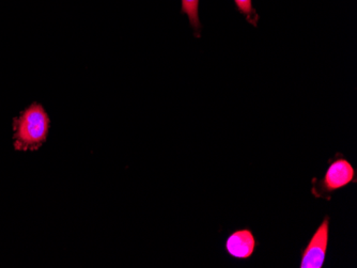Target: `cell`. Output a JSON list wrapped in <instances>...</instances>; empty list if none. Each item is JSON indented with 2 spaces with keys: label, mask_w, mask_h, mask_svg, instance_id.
<instances>
[{
  "label": "cell",
  "mask_w": 357,
  "mask_h": 268,
  "mask_svg": "<svg viewBox=\"0 0 357 268\" xmlns=\"http://www.w3.org/2000/svg\"><path fill=\"white\" fill-rule=\"evenodd\" d=\"M330 216L323 218L306 247L301 251V268H322L330 241Z\"/></svg>",
  "instance_id": "cell-3"
},
{
  "label": "cell",
  "mask_w": 357,
  "mask_h": 268,
  "mask_svg": "<svg viewBox=\"0 0 357 268\" xmlns=\"http://www.w3.org/2000/svg\"><path fill=\"white\" fill-rule=\"evenodd\" d=\"M199 0H182V10L190 19V25L194 27L196 35L199 37L200 22L198 17Z\"/></svg>",
  "instance_id": "cell-5"
},
{
  "label": "cell",
  "mask_w": 357,
  "mask_h": 268,
  "mask_svg": "<svg viewBox=\"0 0 357 268\" xmlns=\"http://www.w3.org/2000/svg\"><path fill=\"white\" fill-rule=\"evenodd\" d=\"M51 120L43 106L33 103L13 120V141L16 151H37L47 140Z\"/></svg>",
  "instance_id": "cell-1"
},
{
  "label": "cell",
  "mask_w": 357,
  "mask_h": 268,
  "mask_svg": "<svg viewBox=\"0 0 357 268\" xmlns=\"http://www.w3.org/2000/svg\"><path fill=\"white\" fill-rule=\"evenodd\" d=\"M259 243L250 228H242L232 232L226 239L225 248L230 257L238 261L250 260L256 252Z\"/></svg>",
  "instance_id": "cell-4"
},
{
  "label": "cell",
  "mask_w": 357,
  "mask_h": 268,
  "mask_svg": "<svg viewBox=\"0 0 357 268\" xmlns=\"http://www.w3.org/2000/svg\"><path fill=\"white\" fill-rule=\"evenodd\" d=\"M356 182V170L352 164L344 154L337 153L328 161L324 177L321 180L312 179V194L317 199L331 201L333 194Z\"/></svg>",
  "instance_id": "cell-2"
},
{
  "label": "cell",
  "mask_w": 357,
  "mask_h": 268,
  "mask_svg": "<svg viewBox=\"0 0 357 268\" xmlns=\"http://www.w3.org/2000/svg\"><path fill=\"white\" fill-rule=\"evenodd\" d=\"M236 6L242 13L245 14L250 23L256 26L258 22V15H257L255 10L252 9V0H234Z\"/></svg>",
  "instance_id": "cell-6"
}]
</instances>
